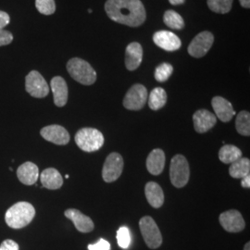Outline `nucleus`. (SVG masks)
<instances>
[{"mask_svg":"<svg viewBox=\"0 0 250 250\" xmlns=\"http://www.w3.org/2000/svg\"><path fill=\"white\" fill-rule=\"evenodd\" d=\"M235 128L239 134L244 136L250 135V113L249 111L242 110L237 116L235 121Z\"/></svg>","mask_w":250,"mask_h":250,"instance_id":"obj_26","label":"nucleus"},{"mask_svg":"<svg viewBox=\"0 0 250 250\" xmlns=\"http://www.w3.org/2000/svg\"><path fill=\"white\" fill-rule=\"evenodd\" d=\"M240 158H242L241 150L233 145H224L219 151V159L224 164H232Z\"/></svg>","mask_w":250,"mask_h":250,"instance_id":"obj_24","label":"nucleus"},{"mask_svg":"<svg viewBox=\"0 0 250 250\" xmlns=\"http://www.w3.org/2000/svg\"><path fill=\"white\" fill-rule=\"evenodd\" d=\"M110 244L103 238H100L96 244L88 245V250H110Z\"/></svg>","mask_w":250,"mask_h":250,"instance_id":"obj_32","label":"nucleus"},{"mask_svg":"<svg viewBox=\"0 0 250 250\" xmlns=\"http://www.w3.org/2000/svg\"><path fill=\"white\" fill-rule=\"evenodd\" d=\"M211 105L214 109L215 116L224 123H228L235 115L232 105L227 99L222 97H215L211 100Z\"/></svg>","mask_w":250,"mask_h":250,"instance_id":"obj_18","label":"nucleus"},{"mask_svg":"<svg viewBox=\"0 0 250 250\" xmlns=\"http://www.w3.org/2000/svg\"><path fill=\"white\" fill-rule=\"evenodd\" d=\"M250 250V242H248L246 245H245V247H244V250Z\"/></svg>","mask_w":250,"mask_h":250,"instance_id":"obj_39","label":"nucleus"},{"mask_svg":"<svg viewBox=\"0 0 250 250\" xmlns=\"http://www.w3.org/2000/svg\"><path fill=\"white\" fill-rule=\"evenodd\" d=\"M172 72L173 67L170 63H161L156 68L155 79L160 83H164L170 78Z\"/></svg>","mask_w":250,"mask_h":250,"instance_id":"obj_29","label":"nucleus"},{"mask_svg":"<svg viewBox=\"0 0 250 250\" xmlns=\"http://www.w3.org/2000/svg\"><path fill=\"white\" fill-rule=\"evenodd\" d=\"M64 215L66 218H68L69 220H71L75 228L80 232H92L95 228V225L93 221L91 220L88 216L82 213L80 210L76 209V208H69L67 209Z\"/></svg>","mask_w":250,"mask_h":250,"instance_id":"obj_15","label":"nucleus"},{"mask_svg":"<svg viewBox=\"0 0 250 250\" xmlns=\"http://www.w3.org/2000/svg\"><path fill=\"white\" fill-rule=\"evenodd\" d=\"M148 99V106L152 110H159L167 103V93L161 87H156L152 90Z\"/></svg>","mask_w":250,"mask_h":250,"instance_id":"obj_25","label":"nucleus"},{"mask_svg":"<svg viewBox=\"0 0 250 250\" xmlns=\"http://www.w3.org/2000/svg\"><path fill=\"white\" fill-rule=\"evenodd\" d=\"M165 161V153L162 149H153L146 159V169L152 175H160L164 170Z\"/></svg>","mask_w":250,"mask_h":250,"instance_id":"obj_20","label":"nucleus"},{"mask_svg":"<svg viewBox=\"0 0 250 250\" xmlns=\"http://www.w3.org/2000/svg\"><path fill=\"white\" fill-rule=\"evenodd\" d=\"M242 7L245 9H250V0H239Z\"/></svg>","mask_w":250,"mask_h":250,"instance_id":"obj_37","label":"nucleus"},{"mask_svg":"<svg viewBox=\"0 0 250 250\" xmlns=\"http://www.w3.org/2000/svg\"><path fill=\"white\" fill-rule=\"evenodd\" d=\"M40 134L46 141L59 146L67 145L71 139L68 131L61 125L45 126L40 131Z\"/></svg>","mask_w":250,"mask_h":250,"instance_id":"obj_12","label":"nucleus"},{"mask_svg":"<svg viewBox=\"0 0 250 250\" xmlns=\"http://www.w3.org/2000/svg\"><path fill=\"white\" fill-rule=\"evenodd\" d=\"M169 1H170L171 5H174V6L182 5V4H184L186 2V0H169Z\"/></svg>","mask_w":250,"mask_h":250,"instance_id":"obj_38","label":"nucleus"},{"mask_svg":"<svg viewBox=\"0 0 250 250\" xmlns=\"http://www.w3.org/2000/svg\"><path fill=\"white\" fill-rule=\"evenodd\" d=\"M153 41L159 47L166 51H176L182 45L178 36L169 31H159L155 33Z\"/></svg>","mask_w":250,"mask_h":250,"instance_id":"obj_13","label":"nucleus"},{"mask_svg":"<svg viewBox=\"0 0 250 250\" xmlns=\"http://www.w3.org/2000/svg\"><path fill=\"white\" fill-rule=\"evenodd\" d=\"M75 143L83 151L94 152L100 149L104 142V135L95 128H83L75 134Z\"/></svg>","mask_w":250,"mask_h":250,"instance_id":"obj_4","label":"nucleus"},{"mask_svg":"<svg viewBox=\"0 0 250 250\" xmlns=\"http://www.w3.org/2000/svg\"><path fill=\"white\" fill-rule=\"evenodd\" d=\"M36 7L43 15H51L56 11L55 0H36Z\"/></svg>","mask_w":250,"mask_h":250,"instance_id":"obj_30","label":"nucleus"},{"mask_svg":"<svg viewBox=\"0 0 250 250\" xmlns=\"http://www.w3.org/2000/svg\"><path fill=\"white\" fill-rule=\"evenodd\" d=\"M164 23L174 30H182L185 27V21L182 16L174 10H167L163 16Z\"/></svg>","mask_w":250,"mask_h":250,"instance_id":"obj_27","label":"nucleus"},{"mask_svg":"<svg viewBox=\"0 0 250 250\" xmlns=\"http://www.w3.org/2000/svg\"><path fill=\"white\" fill-rule=\"evenodd\" d=\"M25 89L30 96L36 99H44L50 91L45 78L37 71H32L27 74Z\"/></svg>","mask_w":250,"mask_h":250,"instance_id":"obj_7","label":"nucleus"},{"mask_svg":"<svg viewBox=\"0 0 250 250\" xmlns=\"http://www.w3.org/2000/svg\"><path fill=\"white\" fill-rule=\"evenodd\" d=\"M242 187L244 188H250V176L248 175L244 178H242L241 181Z\"/></svg>","mask_w":250,"mask_h":250,"instance_id":"obj_36","label":"nucleus"},{"mask_svg":"<svg viewBox=\"0 0 250 250\" xmlns=\"http://www.w3.org/2000/svg\"><path fill=\"white\" fill-rule=\"evenodd\" d=\"M214 42V36L209 32H202L198 34L190 43L188 46V53L194 58H202L208 51H209L210 47Z\"/></svg>","mask_w":250,"mask_h":250,"instance_id":"obj_10","label":"nucleus"},{"mask_svg":"<svg viewBox=\"0 0 250 250\" xmlns=\"http://www.w3.org/2000/svg\"><path fill=\"white\" fill-rule=\"evenodd\" d=\"M219 222L226 232H242L246 227L243 216L236 209H230L223 212L219 217Z\"/></svg>","mask_w":250,"mask_h":250,"instance_id":"obj_11","label":"nucleus"},{"mask_svg":"<svg viewBox=\"0 0 250 250\" xmlns=\"http://www.w3.org/2000/svg\"><path fill=\"white\" fill-rule=\"evenodd\" d=\"M190 177L189 164L186 157L175 155L170 161V183L176 188H183L188 185Z\"/></svg>","mask_w":250,"mask_h":250,"instance_id":"obj_5","label":"nucleus"},{"mask_svg":"<svg viewBox=\"0 0 250 250\" xmlns=\"http://www.w3.org/2000/svg\"><path fill=\"white\" fill-rule=\"evenodd\" d=\"M50 87L53 93L55 105L59 107H64L68 101V85L66 81L61 76H55L50 82Z\"/></svg>","mask_w":250,"mask_h":250,"instance_id":"obj_16","label":"nucleus"},{"mask_svg":"<svg viewBox=\"0 0 250 250\" xmlns=\"http://www.w3.org/2000/svg\"><path fill=\"white\" fill-rule=\"evenodd\" d=\"M143 48L137 42L127 45L125 51V66L129 71H135L142 62Z\"/></svg>","mask_w":250,"mask_h":250,"instance_id":"obj_17","label":"nucleus"},{"mask_svg":"<svg viewBox=\"0 0 250 250\" xmlns=\"http://www.w3.org/2000/svg\"><path fill=\"white\" fill-rule=\"evenodd\" d=\"M17 176L21 184L25 186H33L36 184L39 177L38 167L33 162H25L19 167Z\"/></svg>","mask_w":250,"mask_h":250,"instance_id":"obj_19","label":"nucleus"},{"mask_svg":"<svg viewBox=\"0 0 250 250\" xmlns=\"http://www.w3.org/2000/svg\"><path fill=\"white\" fill-rule=\"evenodd\" d=\"M9 21H10V18L9 14L5 11L0 10V31L4 30L5 27L8 26Z\"/></svg>","mask_w":250,"mask_h":250,"instance_id":"obj_35","label":"nucleus"},{"mask_svg":"<svg viewBox=\"0 0 250 250\" xmlns=\"http://www.w3.org/2000/svg\"><path fill=\"white\" fill-rule=\"evenodd\" d=\"M19 245L11 239H7L0 245V250H19Z\"/></svg>","mask_w":250,"mask_h":250,"instance_id":"obj_34","label":"nucleus"},{"mask_svg":"<svg viewBox=\"0 0 250 250\" xmlns=\"http://www.w3.org/2000/svg\"><path fill=\"white\" fill-rule=\"evenodd\" d=\"M40 181L43 188L49 190H57L62 187L63 178L60 171L54 168H48L42 171Z\"/></svg>","mask_w":250,"mask_h":250,"instance_id":"obj_22","label":"nucleus"},{"mask_svg":"<svg viewBox=\"0 0 250 250\" xmlns=\"http://www.w3.org/2000/svg\"><path fill=\"white\" fill-rule=\"evenodd\" d=\"M124 170V159L116 152L110 153L103 165L102 177L106 183L117 181L122 175Z\"/></svg>","mask_w":250,"mask_h":250,"instance_id":"obj_8","label":"nucleus"},{"mask_svg":"<svg viewBox=\"0 0 250 250\" xmlns=\"http://www.w3.org/2000/svg\"><path fill=\"white\" fill-rule=\"evenodd\" d=\"M250 173V161L247 158H240L232 162L229 168V174L234 179H242Z\"/></svg>","mask_w":250,"mask_h":250,"instance_id":"obj_23","label":"nucleus"},{"mask_svg":"<svg viewBox=\"0 0 250 250\" xmlns=\"http://www.w3.org/2000/svg\"><path fill=\"white\" fill-rule=\"evenodd\" d=\"M139 228L144 240L150 250L159 249L162 244L161 231L150 216H145L139 221Z\"/></svg>","mask_w":250,"mask_h":250,"instance_id":"obj_6","label":"nucleus"},{"mask_svg":"<svg viewBox=\"0 0 250 250\" xmlns=\"http://www.w3.org/2000/svg\"><path fill=\"white\" fill-rule=\"evenodd\" d=\"M117 241H118V245L122 249L126 250V249L129 248V246L131 244V234H130V231L127 227L123 226L118 230V232H117Z\"/></svg>","mask_w":250,"mask_h":250,"instance_id":"obj_31","label":"nucleus"},{"mask_svg":"<svg viewBox=\"0 0 250 250\" xmlns=\"http://www.w3.org/2000/svg\"><path fill=\"white\" fill-rule=\"evenodd\" d=\"M36 216L34 206L28 202L21 201L10 207L5 214V221L12 229L26 227Z\"/></svg>","mask_w":250,"mask_h":250,"instance_id":"obj_2","label":"nucleus"},{"mask_svg":"<svg viewBox=\"0 0 250 250\" xmlns=\"http://www.w3.org/2000/svg\"><path fill=\"white\" fill-rule=\"evenodd\" d=\"M67 71L73 80L83 85H91L97 81V72L89 63L80 58L71 59L67 63Z\"/></svg>","mask_w":250,"mask_h":250,"instance_id":"obj_3","label":"nucleus"},{"mask_svg":"<svg viewBox=\"0 0 250 250\" xmlns=\"http://www.w3.org/2000/svg\"><path fill=\"white\" fill-rule=\"evenodd\" d=\"M194 128L198 134H204L214 127L217 118L207 109H199L193 115Z\"/></svg>","mask_w":250,"mask_h":250,"instance_id":"obj_14","label":"nucleus"},{"mask_svg":"<svg viewBox=\"0 0 250 250\" xmlns=\"http://www.w3.org/2000/svg\"><path fill=\"white\" fill-rule=\"evenodd\" d=\"M88 12H89V13H92V12H93V10H92V9H88Z\"/></svg>","mask_w":250,"mask_h":250,"instance_id":"obj_40","label":"nucleus"},{"mask_svg":"<svg viewBox=\"0 0 250 250\" xmlns=\"http://www.w3.org/2000/svg\"><path fill=\"white\" fill-rule=\"evenodd\" d=\"M13 41V35L7 30L0 31V46L8 45Z\"/></svg>","mask_w":250,"mask_h":250,"instance_id":"obj_33","label":"nucleus"},{"mask_svg":"<svg viewBox=\"0 0 250 250\" xmlns=\"http://www.w3.org/2000/svg\"><path fill=\"white\" fill-rule=\"evenodd\" d=\"M147 202L154 208H159L164 203V193L162 188L155 182H148L145 188Z\"/></svg>","mask_w":250,"mask_h":250,"instance_id":"obj_21","label":"nucleus"},{"mask_svg":"<svg viewBox=\"0 0 250 250\" xmlns=\"http://www.w3.org/2000/svg\"><path fill=\"white\" fill-rule=\"evenodd\" d=\"M148 98L147 90L140 84H134L125 95L124 106L129 110H140L143 108Z\"/></svg>","mask_w":250,"mask_h":250,"instance_id":"obj_9","label":"nucleus"},{"mask_svg":"<svg viewBox=\"0 0 250 250\" xmlns=\"http://www.w3.org/2000/svg\"><path fill=\"white\" fill-rule=\"evenodd\" d=\"M233 0H208V6L212 11L225 14L232 9Z\"/></svg>","mask_w":250,"mask_h":250,"instance_id":"obj_28","label":"nucleus"},{"mask_svg":"<svg viewBox=\"0 0 250 250\" xmlns=\"http://www.w3.org/2000/svg\"><path fill=\"white\" fill-rule=\"evenodd\" d=\"M105 10L113 21L127 26H140L146 18L140 0H107Z\"/></svg>","mask_w":250,"mask_h":250,"instance_id":"obj_1","label":"nucleus"}]
</instances>
